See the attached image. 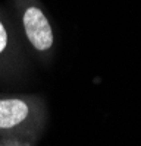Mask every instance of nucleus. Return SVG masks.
Returning <instances> with one entry per match:
<instances>
[{
    "mask_svg": "<svg viewBox=\"0 0 141 146\" xmlns=\"http://www.w3.org/2000/svg\"><path fill=\"white\" fill-rule=\"evenodd\" d=\"M23 27L31 44L37 50H49L53 44V34L43 12L37 7H30L23 15Z\"/></svg>",
    "mask_w": 141,
    "mask_h": 146,
    "instance_id": "f257e3e1",
    "label": "nucleus"
},
{
    "mask_svg": "<svg viewBox=\"0 0 141 146\" xmlns=\"http://www.w3.org/2000/svg\"><path fill=\"white\" fill-rule=\"evenodd\" d=\"M28 115V107L19 100L0 101V127L9 129L19 124Z\"/></svg>",
    "mask_w": 141,
    "mask_h": 146,
    "instance_id": "f03ea898",
    "label": "nucleus"
},
{
    "mask_svg": "<svg viewBox=\"0 0 141 146\" xmlns=\"http://www.w3.org/2000/svg\"><path fill=\"white\" fill-rule=\"evenodd\" d=\"M6 42H7V35H6V31H5L3 25L0 23V51L6 47Z\"/></svg>",
    "mask_w": 141,
    "mask_h": 146,
    "instance_id": "7ed1b4c3",
    "label": "nucleus"
}]
</instances>
